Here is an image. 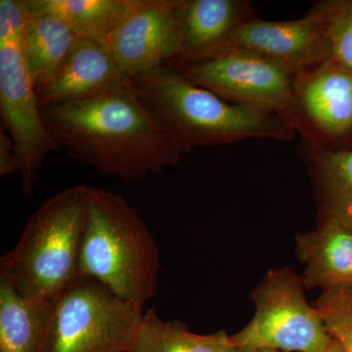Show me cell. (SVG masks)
<instances>
[{"instance_id":"obj_1","label":"cell","mask_w":352,"mask_h":352,"mask_svg":"<svg viewBox=\"0 0 352 352\" xmlns=\"http://www.w3.org/2000/svg\"><path fill=\"white\" fill-rule=\"evenodd\" d=\"M69 157L131 183L177 166L183 153L139 99L132 80L91 96L41 110Z\"/></svg>"},{"instance_id":"obj_2","label":"cell","mask_w":352,"mask_h":352,"mask_svg":"<svg viewBox=\"0 0 352 352\" xmlns=\"http://www.w3.org/2000/svg\"><path fill=\"white\" fill-rule=\"evenodd\" d=\"M146 108L166 129L183 154L241 141H289L295 129L283 118L229 103L161 66L132 80Z\"/></svg>"},{"instance_id":"obj_3","label":"cell","mask_w":352,"mask_h":352,"mask_svg":"<svg viewBox=\"0 0 352 352\" xmlns=\"http://www.w3.org/2000/svg\"><path fill=\"white\" fill-rule=\"evenodd\" d=\"M160 268L159 247L138 210L119 194L89 187L80 276L144 311L156 295Z\"/></svg>"},{"instance_id":"obj_4","label":"cell","mask_w":352,"mask_h":352,"mask_svg":"<svg viewBox=\"0 0 352 352\" xmlns=\"http://www.w3.org/2000/svg\"><path fill=\"white\" fill-rule=\"evenodd\" d=\"M89 187L51 197L28 220L13 249L0 258V281L27 300L53 302L80 277Z\"/></svg>"},{"instance_id":"obj_5","label":"cell","mask_w":352,"mask_h":352,"mask_svg":"<svg viewBox=\"0 0 352 352\" xmlns=\"http://www.w3.org/2000/svg\"><path fill=\"white\" fill-rule=\"evenodd\" d=\"M23 0H0V111L21 163V191L29 198L44 161L62 150L44 124L23 45Z\"/></svg>"},{"instance_id":"obj_6","label":"cell","mask_w":352,"mask_h":352,"mask_svg":"<svg viewBox=\"0 0 352 352\" xmlns=\"http://www.w3.org/2000/svg\"><path fill=\"white\" fill-rule=\"evenodd\" d=\"M302 278L291 268L270 270L252 292L256 314L231 336L237 349L324 352L333 339L320 314L305 300Z\"/></svg>"},{"instance_id":"obj_7","label":"cell","mask_w":352,"mask_h":352,"mask_svg":"<svg viewBox=\"0 0 352 352\" xmlns=\"http://www.w3.org/2000/svg\"><path fill=\"white\" fill-rule=\"evenodd\" d=\"M142 314L80 276L52 303L48 352H127Z\"/></svg>"},{"instance_id":"obj_8","label":"cell","mask_w":352,"mask_h":352,"mask_svg":"<svg viewBox=\"0 0 352 352\" xmlns=\"http://www.w3.org/2000/svg\"><path fill=\"white\" fill-rule=\"evenodd\" d=\"M288 122L305 144L340 151L352 147V69L332 58L296 72Z\"/></svg>"},{"instance_id":"obj_9","label":"cell","mask_w":352,"mask_h":352,"mask_svg":"<svg viewBox=\"0 0 352 352\" xmlns=\"http://www.w3.org/2000/svg\"><path fill=\"white\" fill-rule=\"evenodd\" d=\"M175 69L229 103L288 122L296 73L282 65L245 51L227 50Z\"/></svg>"},{"instance_id":"obj_10","label":"cell","mask_w":352,"mask_h":352,"mask_svg":"<svg viewBox=\"0 0 352 352\" xmlns=\"http://www.w3.org/2000/svg\"><path fill=\"white\" fill-rule=\"evenodd\" d=\"M177 0H135L106 44L129 80L166 66L179 48Z\"/></svg>"},{"instance_id":"obj_11","label":"cell","mask_w":352,"mask_h":352,"mask_svg":"<svg viewBox=\"0 0 352 352\" xmlns=\"http://www.w3.org/2000/svg\"><path fill=\"white\" fill-rule=\"evenodd\" d=\"M227 50L252 53L295 73L333 58L320 21L311 12L283 22L252 18L234 32L219 54Z\"/></svg>"},{"instance_id":"obj_12","label":"cell","mask_w":352,"mask_h":352,"mask_svg":"<svg viewBox=\"0 0 352 352\" xmlns=\"http://www.w3.org/2000/svg\"><path fill=\"white\" fill-rule=\"evenodd\" d=\"M179 48L166 66L177 69L217 56L234 32L256 17L248 0H177Z\"/></svg>"},{"instance_id":"obj_13","label":"cell","mask_w":352,"mask_h":352,"mask_svg":"<svg viewBox=\"0 0 352 352\" xmlns=\"http://www.w3.org/2000/svg\"><path fill=\"white\" fill-rule=\"evenodd\" d=\"M127 80L107 44L80 39L53 82L36 92L39 108L43 110L85 98Z\"/></svg>"},{"instance_id":"obj_14","label":"cell","mask_w":352,"mask_h":352,"mask_svg":"<svg viewBox=\"0 0 352 352\" xmlns=\"http://www.w3.org/2000/svg\"><path fill=\"white\" fill-rule=\"evenodd\" d=\"M296 252L307 264L303 284L322 291L352 287V230L333 220L296 237Z\"/></svg>"},{"instance_id":"obj_15","label":"cell","mask_w":352,"mask_h":352,"mask_svg":"<svg viewBox=\"0 0 352 352\" xmlns=\"http://www.w3.org/2000/svg\"><path fill=\"white\" fill-rule=\"evenodd\" d=\"M300 145L318 206L317 220H333L352 230V147L330 151Z\"/></svg>"},{"instance_id":"obj_16","label":"cell","mask_w":352,"mask_h":352,"mask_svg":"<svg viewBox=\"0 0 352 352\" xmlns=\"http://www.w3.org/2000/svg\"><path fill=\"white\" fill-rule=\"evenodd\" d=\"M52 303L27 300L0 281V352H48Z\"/></svg>"},{"instance_id":"obj_17","label":"cell","mask_w":352,"mask_h":352,"mask_svg":"<svg viewBox=\"0 0 352 352\" xmlns=\"http://www.w3.org/2000/svg\"><path fill=\"white\" fill-rule=\"evenodd\" d=\"M135 0H23L25 15H52L80 39L105 43Z\"/></svg>"},{"instance_id":"obj_18","label":"cell","mask_w":352,"mask_h":352,"mask_svg":"<svg viewBox=\"0 0 352 352\" xmlns=\"http://www.w3.org/2000/svg\"><path fill=\"white\" fill-rule=\"evenodd\" d=\"M80 38L52 15H25L23 45L36 92L50 85Z\"/></svg>"},{"instance_id":"obj_19","label":"cell","mask_w":352,"mask_h":352,"mask_svg":"<svg viewBox=\"0 0 352 352\" xmlns=\"http://www.w3.org/2000/svg\"><path fill=\"white\" fill-rule=\"evenodd\" d=\"M226 331L212 335L190 332L178 321L163 320L156 310H144L127 352H235Z\"/></svg>"},{"instance_id":"obj_20","label":"cell","mask_w":352,"mask_h":352,"mask_svg":"<svg viewBox=\"0 0 352 352\" xmlns=\"http://www.w3.org/2000/svg\"><path fill=\"white\" fill-rule=\"evenodd\" d=\"M309 12L320 21L333 58L352 69V0H325Z\"/></svg>"},{"instance_id":"obj_21","label":"cell","mask_w":352,"mask_h":352,"mask_svg":"<svg viewBox=\"0 0 352 352\" xmlns=\"http://www.w3.org/2000/svg\"><path fill=\"white\" fill-rule=\"evenodd\" d=\"M314 307L331 338L339 342L344 352H352V287L322 291Z\"/></svg>"},{"instance_id":"obj_22","label":"cell","mask_w":352,"mask_h":352,"mask_svg":"<svg viewBox=\"0 0 352 352\" xmlns=\"http://www.w3.org/2000/svg\"><path fill=\"white\" fill-rule=\"evenodd\" d=\"M21 163L12 139L0 129V175L20 173Z\"/></svg>"},{"instance_id":"obj_23","label":"cell","mask_w":352,"mask_h":352,"mask_svg":"<svg viewBox=\"0 0 352 352\" xmlns=\"http://www.w3.org/2000/svg\"><path fill=\"white\" fill-rule=\"evenodd\" d=\"M237 349V347H236ZM235 352H280L270 349H237Z\"/></svg>"},{"instance_id":"obj_24","label":"cell","mask_w":352,"mask_h":352,"mask_svg":"<svg viewBox=\"0 0 352 352\" xmlns=\"http://www.w3.org/2000/svg\"><path fill=\"white\" fill-rule=\"evenodd\" d=\"M324 352H344V351H342V346H340L339 342L333 340L332 344H331L330 346Z\"/></svg>"}]
</instances>
